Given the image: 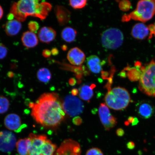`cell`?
I'll use <instances>...</instances> for the list:
<instances>
[{"label": "cell", "mask_w": 155, "mask_h": 155, "mask_svg": "<svg viewBox=\"0 0 155 155\" xmlns=\"http://www.w3.org/2000/svg\"><path fill=\"white\" fill-rule=\"evenodd\" d=\"M78 90L77 89H73L71 91V94H72L73 96H76L78 94Z\"/></svg>", "instance_id": "obj_39"}, {"label": "cell", "mask_w": 155, "mask_h": 155, "mask_svg": "<svg viewBox=\"0 0 155 155\" xmlns=\"http://www.w3.org/2000/svg\"><path fill=\"white\" fill-rule=\"evenodd\" d=\"M103 63L100 58L96 55H91L87 59V66L94 73L98 74L101 72Z\"/></svg>", "instance_id": "obj_17"}, {"label": "cell", "mask_w": 155, "mask_h": 155, "mask_svg": "<svg viewBox=\"0 0 155 155\" xmlns=\"http://www.w3.org/2000/svg\"><path fill=\"white\" fill-rule=\"evenodd\" d=\"M68 60L73 65H80L84 62L86 56L82 50L77 47L69 50L67 56Z\"/></svg>", "instance_id": "obj_14"}, {"label": "cell", "mask_w": 155, "mask_h": 155, "mask_svg": "<svg viewBox=\"0 0 155 155\" xmlns=\"http://www.w3.org/2000/svg\"><path fill=\"white\" fill-rule=\"evenodd\" d=\"M38 78L41 82L48 83L51 78V74L49 69L43 68L40 69L37 72Z\"/></svg>", "instance_id": "obj_24"}, {"label": "cell", "mask_w": 155, "mask_h": 155, "mask_svg": "<svg viewBox=\"0 0 155 155\" xmlns=\"http://www.w3.org/2000/svg\"><path fill=\"white\" fill-rule=\"evenodd\" d=\"M51 51L52 55L54 56L57 55L59 53V50H58V48H52Z\"/></svg>", "instance_id": "obj_35"}, {"label": "cell", "mask_w": 155, "mask_h": 155, "mask_svg": "<svg viewBox=\"0 0 155 155\" xmlns=\"http://www.w3.org/2000/svg\"><path fill=\"white\" fill-rule=\"evenodd\" d=\"M55 31L53 28L44 27L39 31V39L42 43L49 44L55 40L56 36Z\"/></svg>", "instance_id": "obj_15"}, {"label": "cell", "mask_w": 155, "mask_h": 155, "mask_svg": "<svg viewBox=\"0 0 155 155\" xmlns=\"http://www.w3.org/2000/svg\"><path fill=\"white\" fill-rule=\"evenodd\" d=\"M30 140L28 137L19 139L15 145L19 155H30Z\"/></svg>", "instance_id": "obj_21"}, {"label": "cell", "mask_w": 155, "mask_h": 155, "mask_svg": "<svg viewBox=\"0 0 155 155\" xmlns=\"http://www.w3.org/2000/svg\"><path fill=\"white\" fill-rule=\"evenodd\" d=\"M136 111L139 117L144 119H148L153 115L155 107L150 101H142L137 104Z\"/></svg>", "instance_id": "obj_12"}, {"label": "cell", "mask_w": 155, "mask_h": 155, "mask_svg": "<svg viewBox=\"0 0 155 155\" xmlns=\"http://www.w3.org/2000/svg\"><path fill=\"white\" fill-rule=\"evenodd\" d=\"M139 121L137 117H134V119L132 123L131 124L132 126H135L137 125L139 123Z\"/></svg>", "instance_id": "obj_37"}, {"label": "cell", "mask_w": 155, "mask_h": 155, "mask_svg": "<svg viewBox=\"0 0 155 155\" xmlns=\"http://www.w3.org/2000/svg\"><path fill=\"white\" fill-rule=\"evenodd\" d=\"M14 15L10 13H9V14L8 15L7 19L9 21L12 20L13 19H14Z\"/></svg>", "instance_id": "obj_38"}, {"label": "cell", "mask_w": 155, "mask_h": 155, "mask_svg": "<svg viewBox=\"0 0 155 155\" xmlns=\"http://www.w3.org/2000/svg\"><path fill=\"white\" fill-rule=\"evenodd\" d=\"M7 48L3 44L0 43V59H4L7 55Z\"/></svg>", "instance_id": "obj_29"}, {"label": "cell", "mask_w": 155, "mask_h": 155, "mask_svg": "<svg viewBox=\"0 0 155 155\" xmlns=\"http://www.w3.org/2000/svg\"><path fill=\"white\" fill-rule=\"evenodd\" d=\"M116 133L118 136L122 137L124 135L125 132L123 129L119 128L116 130Z\"/></svg>", "instance_id": "obj_32"}, {"label": "cell", "mask_w": 155, "mask_h": 155, "mask_svg": "<svg viewBox=\"0 0 155 155\" xmlns=\"http://www.w3.org/2000/svg\"><path fill=\"white\" fill-rule=\"evenodd\" d=\"M42 54L43 57L46 58H49L51 55V51L48 49L44 50Z\"/></svg>", "instance_id": "obj_31"}, {"label": "cell", "mask_w": 155, "mask_h": 155, "mask_svg": "<svg viewBox=\"0 0 155 155\" xmlns=\"http://www.w3.org/2000/svg\"><path fill=\"white\" fill-rule=\"evenodd\" d=\"M124 38L123 34L119 29L108 28L102 34V45L107 49H116L123 44Z\"/></svg>", "instance_id": "obj_7"}, {"label": "cell", "mask_w": 155, "mask_h": 155, "mask_svg": "<svg viewBox=\"0 0 155 155\" xmlns=\"http://www.w3.org/2000/svg\"><path fill=\"white\" fill-rule=\"evenodd\" d=\"M30 155H54L57 146L45 135L31 133Z\"/></svg>", "instance_id": "obj_4"}, {"label": "cell", "mask_w": 155, "mask_h": 155, "mask_svg": "<svg viewBox=\"0 0 155 155\" xmlns=\"http://www.w3.org/2000/svg\"><path fill=\"white\" fill-rule=\"evenodd\" d=\"M86 155H104V154L100 149L94 148L87 151Z\"/></svg>", "instance_id": "obj_28"}, {"label": "cell", "mask_w": 155, "mask_h": 155, "mask_svg": "<svg viewBox=\"0 0 155 155\" xmlns=\"http://www.w3.org/2000/svg\"><path fill=\"white\" fill-rule=\"evenodd\" d=\"M9 107V102L5 97L0 96V114H3L7 112Z\"/></svg>", "instance_id": "obj_25"}, {"label": "cell", "mask_w": 155, "mask_h": 155, "mask_svg": "<svg viewBox=\"0 0 155 155\" xmlns=\"http://www.w3.org/2000/svg\"><path fill=\"white\" fill-rule=\"evenodd\" d=\"M3 15V11L2 8L0 5V19L2 17Z\"/></svg>", "instance_id": "obj_40"}, {"label": "cell", "mask_w": 155, "mask_h": 155, "mask_svg": "<svg viewBox=\"0 0 155 155\" xmlns=\"http://www.w3.org/2000/svg\"><path fill=\"white\" fill-rule=\"evenodd\" d=\"M134 117H132V116H130L129 117L128 119V122H129V124H132L133 121L134 119Z\"/></svg>", "instance_id": "obj_41"}, {"label": "cell", "mask_w": 155, "mask_h": 155, "mask_svg": "<svg viewBox=\"0 0 155 155\" xmlns=\"http://www.w3.org/2000/svg\"><path fill=\"white\" fill-rule=\"evenodd\" d=\"M55 12L58 21L60 25H65L70 20L71 13L67 9L62 6L57 5Z\"/></svg>", "instance_id": "obj_18"}, {"label": "cell", "mask_w": 155, "mask_h": 155, "mask_svg": "<svg viewBox=\"0 0 155 155\" xmlns=\"http://www.w3.org/2000/svg\"><path fill=\"white\" fill-rule=\"evenodd\" d=\"M22 27V25L20 21L17 19L9 21L5 25L6 33L9 36H15L20 31Z\"/></svg>", "instance_id": "obj_20"}, {"label": "cell", "mask_w": 155, "mask_h": 155, "mask_svg": "<svg viewBox=\"0 0 155 155\" xmlns=\"http://www.w3.org/2000/svg\"><path fill=\"white\" fill-rule=\"evenodd\" d=\"M16 143L14 134L7 130L0 132V151L1 152H11L16 145Z\"/></svg>", "instance_id": "obj_11"}, {"label": "cell", "mask_w": 155, "mask_h": 155, "mask_svg": "<svg viewBox=\"0 0 155 155\" xmlns=\"http://www.w3.org/2000/svg\"><path fill=\"white\" fill-rule=\"evenodd\" d=\"M80 145L77 141L68 139L64 140L54 155H80Z\"/></svg>", "instance_id": "obj_10"}, {"label": "cell", "mask_w": 155, "mask_h": 155, "mask_svg": "<svg viewBox=\"0 0 155 155\" xmlns=\"http://www.w3.org/2000/svg\"><path fill=\"white\" fill-rule=\"evenodd\" d=\"M87 1L82 0V1H70L69 5L74 9H79L83 8L87 5Z\"/></svg>", "instance_id": "obj_26"}, {"label": "cell", "mask_w": 155, "mask_h": 155, "mask_svg": "<svg viewBox=\"0 0 155 155\" xmlns=\"http://www.w3.org/2000/svg\"><path fill=\"white\" fill-rule=\"evenodd\" d=\"M107 90L104 100L108 107L115 110H122L127 107L131 101V97L126 89L117 87Z\"/></svg>", "instance_id": "obj_3"}, {"label": "cell", "mask_w": 155, "mask_h": 155, "mask_svg": "<svg viewBox=\"0 0 155 155\" xmlns=\"http://www.w3.org/2000/svg\"><path fill=\"white\" fill-rule=\"evenodd\" d=\"M149 30H150L151 33L152 35H155V23L154 25H151L149 27Z\"/></svg>", "instance_id": "obj_34"}, {"label": "cell", "mask_w": 155, "mask_h": 155, "mask_svg": "<svg viewBox=\"0 0 155 155\" xmlns=\"http://www.w3.org/2000/svg\"><path fill=\"white\" fill-rule=\"evenodd\" d=\"M8 75L9 77L11 78L14 76V74L12 72H9Z\"/></svg>", "instance_id": "obj_43"}, {"label": "cell", "mask_w": 155, "mask_h": 155, "mask_svg": "<svg viewBox=\"0 0 155 155\" xmlns=\"http://www.w3.org/2000/svg\"><path fill=\"white\" fill-rule=\"evenodd\" d=\"M61 48L63 50V51H66V50H67L68 47L66 45H64L61 46Z\"/></svg>", "instance_id": "obj_42"}, {"label": "cell", "mask_w": 155, "mask_h": 155, "mask_svg": "<svg viewBox=\"0 0 155 155\" xmlns=\"http://www.w3.org/2000/svg\"><path fill=\"white\" fill-rule=\"evenodd\" d=\"M150 32L149 28L146 25L143 23H138L133 26L131 35L137 39L143 40L148 35Z\"/></svg>", "instance_id": "obj_16"}, {"label": "cell", "mask_w": 155, "mask_h": 155, "mask_svg": "<svg viewBox=\"0 0 155 155\" xmlns=\"http://www.w3.org/2000/svg\"><path fill=\"white\" fill-rule=\"evenodd\" d=\"M155 14V0L139 1L136 8L129 14L123 17V21L133 19L142 22L150 20Z\"/></svg>", "instance_id": "obj_5"}, {"label": "cell", "mask_w": 155, "mask_h": 155, "mask_svg": "<svg viewBox=\"0 0 155 155\" xmlns=\"http://www.w3.org/2000/svg\"><path fill=\"white\" fill-rule=\"evenodd\" d=\"M129 123L128 121H126L125 122V124L126 126H129Z\"/></svg>", "instance_id": "obj_44"}, {"label": "cell", "mask_w": 155, "mask_h": 155, "mask_svg": "<svg viewBox=\"0 0 155 155\" xmlns=\"http://www.w3.org/2000/svg\"><path fill=\"white\" fill-rule=\"evenodd\" d=\"M52 5L45 1L21 0L13 4L10 12L17 20L23 22L29 16L37 17L43 20L47 17Z\"/></svg>", "instance_id": "obj_2"}, {"label": "cell", "mask_w": 155, "mask_h": 155, "mask_svg": "<svg viewBox=\"0 0 155 155\" xmlns=\"http://www.w3.org/2000/svg\"><path fill=\"white\" fill-rule=\"evenodd\" d=\"M4 124L9 130L16 132L20 131L22 127L20 116L15 114H10L6 116Z\"/></svg>", "instance_id": "obj_13"}, {"label": "cell", "mask_w": 155, "mask_h": 155, "mask_svg": "<svg viewBox=\"0 0 155 155\" xmlns=\"http://www.w3.org/2000/svg\"><path fill=\"white\" fill-rule=\"evenodd\" d=\"M101 121L106 130L109 131L117 124V119L110 112L108 107L104 103L100 104L98 109Z\"/></svg>", "instance_id": "obj_9"}, {"label": "cell", "mask_w": 155, "mask_h": 155, "mask_svg": "<svg viewBox=\"0 0 155 155\" xmlns=\"http://www.w3.org/2000/svg\"><path fill=\"white\" fill-rule=\"evenodd\" d=\"M139 88L147 95L155 97V61H151L142 70Z\"/></svg>", "instance_id": "obj_6"}, {"label": "cell", "mask_w": 155, "mask_h": 155, "mask_svg": "<svg viewBox=\"0 0 155 155\" xmlns=\"http://www.w3.org/2000/svg\"><path fill=\"white\" fill-rule=\"evenodd\" d=\"M21 39L24 45L28 48L35 47L38 44V40L37 36L34 33L30 31L24 33Z\"/></svg>", "instance_id": "obj_19"}, {"label": "cell", "mask_w": 155, "mask_h": 155, "mask_svg": "<svg viewBox=\"0 0 155 155\" xmlns=\"http://www.w3.org/2000/svg\"><path fill=\"white\" fill-rule=\"evenodd\" d=\"M28 28L30 31L34 33H36L38 31L39 25L37 22L36 21H30L28 24Z\"/></svg>", "instance_id": "obj_27"}, {"label": "cell", "mask_w": 155, "mask_h": 155, "mask_svg": "<svg viewBox=\"0 0 155 155\" xmlns=\"http://www.w3.org/2000/svg\"><path fill=\"white\" fill-rule=\"evenodd\" d=\"M96 87L94 84L91 86L83 85L80 87L78 90L79 96L81 99L86 101H90L94 96L93 89Z\"/></svg>", "instance_id": "obj_22"}, {"label": "cell", "mask_w": 155, "mask_h": 155, "mask_svg": "<svg viewBox=\"0 0 155 155\" xmlns=\"http://www.w3.org/2000/svg\"><path fill=\"white\" fill-rule=\"evenodd\" d=\"M76 83V81L74 78H71L69 79V83L71 86H74Z\"/></svg>", "instance_id": "obj_36"}, {"label": "cell", "mask_w": 155, "mask_h": 155, "mask_svg": "<svg viewBox=\"0 0 155 155\" xmlns=\"http://www.w3.org/2000/svg\"><path fill=\"white\" fill-rule=\"evenodd\" d=\"M63 109L68 115L73 117L82 113L84 106L78 98L73 95L67 96L62 104Z\"/></svg>", "instance_id": "obj_8"}, {"label": "cell", "mask_w": 155, "mask_h": 155, "mask_svg": "<svg viewBox=\"0 0 155 155\" xmlns=\"http://www.w3.org/2000/svg\"><path fill=\"white\" fill-rule=\"evenodd\" d=\"M127 148L130 150H133L135 148V144L133 141H129L127 144Z\"/></svg>", "instance_id": "obj_33"}, {"label": "cell", "mask_w": 155, "mask_h": 155, "mask_svg": "<svg viewBox=\"0 0 155 155\" xmlns=\"http://www.w3.org/2000/svg\"><path fill=\"white\" fill-rule=\"evenodd\" d=\"M82 119L79 116H76L73 120V123L77 125H80L81 124H82Z\"/></svg>", "instance_id": "obj_30"}, {"label": "cell", "mask_w": 155, "mask_h": 155, "mask_svg": "<svg viewBox=\"0 0 155 155\" xmlns=\"http://www.w3.org/2000/svg\"><path fill=\"white\" fill-rule=\"evenodd\" d=\"M29 106L35 120L44 127H57L65 116L62 104L56 93H44L35 102L29 104Z\"/></svg>", "instance_id": "obj_1"}, {"label": "cell", "mask_w": 155, "mask_h": 155, "mask_svg": "<svg viewBox=\"0 0 155 155\" xmlns=\"http://www.w3.org/2000/svg\"><path fill=\"white\" fill-rule=\"evenodd\" d=\"M77 35V31L71 27H66L61 32V38L65 42L68 43L74 41Z\"/></svg>", "instance_id": "obj_23"}]
</instances>
